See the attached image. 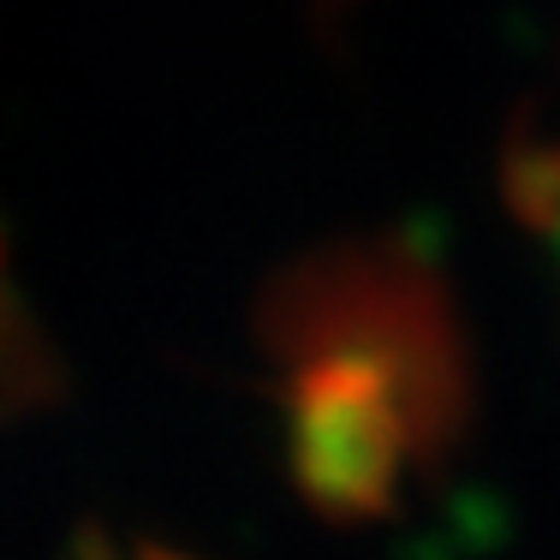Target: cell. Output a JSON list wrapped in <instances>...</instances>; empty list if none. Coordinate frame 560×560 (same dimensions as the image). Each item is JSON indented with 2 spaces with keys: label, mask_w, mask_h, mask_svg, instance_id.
Masks as SVG:
<instances>
[{
  "label": "cell",
  "mask_w": 560,
  "mask_h": 560,
  "mask_svg": "<svg viewBox=\"0 0 560 560\" xmlns=\"http://www.w3.org/2000/svg\"><path fill=\"white\" fill-rule=\"evenodd\" d=\"M399 411L388 382L370 364L346 358L304 376L299 394V483L323 513L358 518L376 513L394 489L399 465Z\"/></svg>",
  "instance_id": "cell-1"
},
{
  "label": "cell",
  "mask_w": 560,
  "mask_h": 560,
  "mask_svg": "<svg viewBox=\"0 0 560 560\" xmlns=\"http://www.w3.org/2000/svg\"><path fill=\"white\" fill-rule=\"evenodd\" d=\"M131 560H191V555H179V549H162V542H143V549L131 555Z\"/></svg>",
  "instance_id": "cell-2"
},
{
  "label": "cell",
  "mask_w": 560,
  "mask_h": 560,
  "mask_svg": "<svg viewBox=\"0 0 560 560\" xmlns=\"http://www.w3.org/2000/svg\"><path fill=\"white\" fill-rule=\"evenodd\" d=\"M549 233H555V245H560V215H555V221H549Z\"/></svg>",
  "instance_id": "cell-3"
}]
</instances>
